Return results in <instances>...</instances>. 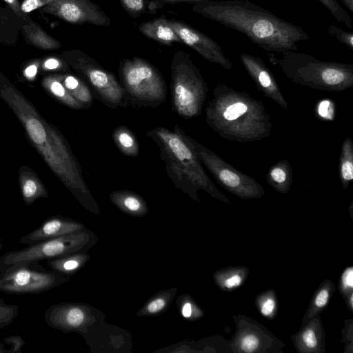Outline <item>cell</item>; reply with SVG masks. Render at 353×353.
<instances>
[{
	"label": "cell",
	"mask_w": 353,
	"mask_h": 353,
	"mask_svg": "<svg viewBox=\"0 0 353 353\" xmlns=\"http://www.w3.org/2000/svg\"><path fill=\"white\" fill-rule=\"evenodd\" d=\"M109 198L113 205L128 215L143 217L148 214L149 208L145 200L138 193L129 190L112 192Z\"/></svg>",
	"instance_id": "obj_18"
},
{
	"label": "cell",
	"mask_w": 353,
	"mask_h": 353,
	"mask_svg": "<svg viewBox=\"0 0 353 353\" xmlns=\"http://www.w3.org/2000/svg\"><path fill=\"white\" fill-rule=\"evenodd\" d=\"M168 23L182 43L195 50L203 59L226 70L232 69V61L227 57L219 43L212 38L185 21L171 18L168 19Z\"/></svg>",
	"instance_id": "obj_13"
},
{
	"label": "cell",
	"mask_w": 353,
	"mask_h": 353,
	"mask_svg": "<svg viewBox=\"0 0 353 353\" xmlns=\"http://www.w3.org/2000/svg\"><path fill=\"white\" fill-rule=\"evenodd\" d=\"M2 248H3V242H2V241H0V251L1 250Z\"/></svg>",
	"instance_id": "obj_48"
},
{
	"label": "cell",
	"mask_w": 353,
	"mask_h": 353,
	"mask_svg": "<svg viewBox=\"0 0 353 353\" xmlns=\"http://www.w3.org/2000/svg\"><path fill=\"white\" fill-rule=\"evenodd\" d=\"M146 136L158 145L166 173L175 188L196 201H200L197 192L202 190L216 199L230 203L207 175L179 125H175L173 130L157 127L147 131Z\"/></svg>",
	"instance_id": "obj_3"
},
{
	"label": "cell",
	"mask_w": 353,
	"mask_h": 353,
	"mask_svg": "<svg viewBox=\"0 0 353 353\" xmlns=\"http://www.w3.org/2000/svg\"><path fill=\"white\" fill-rule=\"evenodd\" d=\"M42 11L72 24L108 26L111 23L101 7L90 0H55Z\"/></svg>",
	"instance_id": "obj_12"
},
{
	"label": "cell",
	"mask_w": 353,
	"mask_h": 353,
	"mask_svg": "<svg viewBox=\"0 0 353 353\" xmlns=\"http://www.w3.org/2000/svg\"><path fill=\"white\" fill-rule=\"evenodd\" d=\"M343 5L347 8V10L352 12H353V0H341Z\"/></svg>",
	"instance_id": "obj_46"
},
{
	"label": "cell",
	"mask_w": 353,
	"mask_h": 353,
	"mask_svg": "<svg viewBox=\"0 0 353 353\" xmlns=\"http://www.w3.org/2000/svg\"><path fill=\"white\" fill-rule=\"evenodd\" d=\"M10 8L14 11V12L18 16L22 17L23 12L20 8V4L19 3V0H3Z\"/></svg>",
	"instance_id": "obj_44"
},
{
	"label": "cell",
	"mask_w": 353,
	"mask_h": 353,
	"mask_svg": "<svg viewBox=\"0 0 353 353\" xmlns=\"http://www.w3.org/2000/svg\"><path fill=\"white\" fill-rule=\"evenodd\" d=\"M176 305L181 315L188 321H195L203 316V312L193 299L187 294L176 299Z\"/></svg>",
	"instance_id": "obj_27"
},
{
	"label": "cell",
	"mask_w": 353,
	"mask_h": 353,
	"mask_svg": "<svg viewBox=\"0 0 353 353\" xmlns=\"http://www.w3.org/2000/svg\"><path fill=\"white\" fill-rule=\"evenodd\" d=\"M37 72V65L32 64L29 65L26 69L25 70V74L28 77H33L36 75Z\"/></svg>",
	"instance_id": "obj_45"
},
{
	"label": "cell",
	"mask_w": 353,
	"mask_h": 353,
	"mask_svg": "<svg viewBox=\"0 0 353 353\" xmlns=\"http://www.w3.org/2000/svg\"><path fill=\"white\" fill-rule=\"evenodd\" d=\"M172 110L188 119L201 114L208 87L199 69L185 52H175L170 65Z\"/></svg>",
	"instance_id": "obj_5"
},
{
	"label": "cell",
	"mask_w": 353,
	"mask_h": 353,
	"mask_svg": "<svg viewBox=\"0 0 353 353\" xmlns=\"http://www.w3.org/2000/svg\"><path fill=\"white\" fill-rule=\"evenodd\" d=\"M192 10L235 30L269 54L297 51L296 43L309 39L303 29L248 0H210L196 2Z\"/></svg>",
	"instance_id": "obj_1"
},
{
	"label": "cell",
	"mask_w": 353,
	"mask_h": 353,
	"mask_svg": "<svg viewBox=\"0 0 353 353\" xmlns=\"http://www.w3.org/2000/svg\"><path fill=\"white\" fill-rule=\"evenodd\" d=\"M90 259L87 252H77L47 260L46 263L51 270L71 276L82 269Z\"/></svg>",
	"instance_id": "obj_19"
},
{
	"label": "cell",
	"mask_w": 353,
	"mask_h": 353,
	"mask_svg": "<svg viewBox=\"0 0 353 353\" xmlns=\"http://www.w3.org/2000/svg\"><path fill=\"white\" fill-rule=\"evenodd\" d=\"M18 314V305L6 303L0 298V330L12 323Z\"/></svg>",
	"instance_id": "obj_31"
},
{
	"label": "cell",
	"mask_w": 353,
	"mask_h": 353,
	"mask_svg": "<svg viewBox=\"0 0 353 353\" xmlns=\"http://www.w3.org/2000/svg\"><path fill=\"white\" fill-rule=\"evenodd\" d=\"M168 19L163 14L140 23L138 29L145 37L161 45L172 46L174 43H182L174 30L169 24Z\"/></svg>",
	"instance_id": "obj_17"
},
{
	"label": "cell",
	"mask_w": 353,
	"mask_h": 353,
	"mask_svg": "<svg viewBox=\"0 0 353 353\" xmlns=\"http://www.w3.org/2000/svg\"><path fill=\"white\" fill-rule=\"evenodd\" d=\"M26 127L31 140L37 145L41 146L48 140L43 125L37 119L30 118L27 119Z\"/></svg>",
	"instance_id": "obj_29"
},
{
	"label": "cell",
	"mask_w": 353,
	"mask_h": 353,
	"mask_svg": "<svg viewBox=\"0 0 353 353\" xmlns=\"http://www.w3.org/2000/svg\"><path fill=\"white\" fill-rule=\"evenodd\" d=\"M86 229L83 223L74 219L61 216H54L46 219L38 228L21 236L20 243L28 245L33 244Z\"/></svg>",
	"instance_id": "obj_16"
},
{
	"label": "cell",
	"mask_w": 353,
	"mask_h": 353,
	"mask_svg": "<svg viewBox=\"0 0 353 353\" xmlns=\"http://www.w3.org/2000/svg\"><path fill=\"white\" fill-rule=\"evenodd\" d=\"M64 66V63L56 58H50L44 63V67L48 70L62 68Z\"/></svg>",
	"instance_id": "obj_43"
},
{
	"label": "cell",
	"mask_w": 353,
	"mask_h": 353,
	"mask_svg": "<svg viewBox=\"0 0 353 353\" xmlns=\"http://www.w3.org/2000/svg\"><path fill=\"white\" fill-rule=\"evenodd\" d=\"M118 71L128 105L157 108L165 101L163 76L148 60L136 56L122 59Z\"/></svg>",
	"instance_id": "obj_6"
},
{
	"label": "cell",
	"mask_w": 353,
	"mask_h": 353,
	"mask_svg": "<svg viewBox=\"0 0 353 353\" xmlns=\"http://www.w3.org/2000/svg\"><path fill=\"white\" fill-rule=\"evenodd\" d=\"M24 30L29 40L35 46L42 49H55L61 46V43L48 36L39 26L34 23L24 26Z\"/></svg>",
	"instance_id": "obj_25"
},
{
	"label": "cell",
	"mask_w": 353,
	"mask_h": 353,
	"mask_svg": "<svg viewBox=\"0 0 353 353\" xmlns=\"http://www.w3.org/2000/svg\"><path fill=\"white\" fill-rule=\"evenodd\" d=\"M319 115L325 119L332 120L334 114V106L330 100L321 101L317 107Z\"/></svg>",
	"instance_id": "obj_38"
},
{
	"label": "cell",
	"mask_w": 353,
	"mask_h": 353,
	"mask_svg": "<svg viewBox=\"0 0 353 353\" xmlns=\"http://www.w3.org/2000/svg\"><path fill=\"white\" fill-rule=\"evenodd\" d=\"M186 140L196 152L201 163L228 192L243 199L261 198L265 191L258 181L224 161L215 152L192 139L181 128Z\"/></svg>",
	"instance_id": "obj_10"
},
{
	"label": "cell",
	"mask_w": 353,
	"mask_h": 353,
	"mask_svg": "<svg viewBox=\"0 0 353 353\" xmlns=\"http://www.w3.org/2000/svg\"><path fill=\"white\" fill-rule=\"evenodd\" d=\"M22 193L25 201L27 204H30L41 195V191L38 190L37 183L33 180H27L23 185Z\"/></svg>",
	"instance_id": "obj_34"
},
{
	"label": "cell",
	"mask_w": 353,
	"mask_h": 353,
	"mask_svg": "<svg viewBox=\"0 0 353 353\" xmlns=\"http://www.w3.org/2000/svg\"><path fill=\"white\" fill-rule=\"evenodd\" d=\"M54 1L55 0H24L20 5V8L23 13H28L47 6Z\"/></svg>",
	"instance_id": "obj_40"
},
{
	"label": "cell",
	"mask_w": 353,
	"mask_h": 353,
	"mask_svg": "<svg viewBox=\"0 0 353 353\" xmlns=\"http://www.w3.org/2000/svg\"><path fill=\"white\" fill-rule=\"evenodd\" d=\"M0 353H10L9 349L6 350L5 348L4 345L3 343H1V342H0Z\"/></svg>",
	"instance_id": "obj_47"
},
{
	"label": "cell",
	"mask_w": 353,
	"mask_h": 353,
	"mask_svg": "<svg viewBox=\"0 0 353 353\" xmlns=\"http://www.w3.org/2000/svg\"><path fill=\"white\" fill-rule=\"evenodd\" d=\"M113 141L117 149L129 157H137L139 154V143L134 132L125 125L116 127L112 132Z\"/></svg>",
	"instance_id": "obj_22"
},
{
	"label": "cell",
	"mask_w": 353,
	"mask_h": 353,
	"mask_svg": "<svg viewBox=\"0 0 353 353\" xmlns=\"http://www.w3.org/2000/svg\"><path fill=\"white\" fill-rule=\"evenodd\" d=\"M216 281L221 283V287L230 290L239 287L243 283V276L241 273L232 271L226 274L221 280L216 279Z\"/></svg>",
	"instance_id": "obj_33"
},
{
	"label": "cell",
	"mask_w": 353,
	"mask_h": 353,
	"mask_svg": "<svg viewBox=\"0 0 353 353\" xmlns=\"http://www.w3.org/2000/svg\"><path fill=\"white\" fill-rule=\"evenodd\" d=\"M69 64L88 83L99 101L112 109L128 107L124 90L114 73L79 50L65 54Z\"/></svg>",
	"instance_id": "obj_8"
},
{
	"label": "cell",
	"mask_w": 353,
	"mask_h": 353,
	"mask_svg": "<svg viewBox=\"0 0 353 353\" xmlns=\"http://www.w3.org/2000/svg\"><path fill=\"white\" fill-rule=\"evenodd\" d=\"M292 179V168L288 161L285 159L272 165L266 174V181L270 185L283 194L288 192Z\"/></svg>",
	"instance_id": "obj_21"
},
{
	"label": "cell",
	"mask_w": 353,
	"mask_h": 353,
	"mask_svg": "<svg viewBox=\"0 0 353 353\" xmlns=\"http://www.w3.org/2000/svg\"><path fill=\"white\" fill-rule=\"evenodd\" d=\"M105 318L103 312L85 303L52 304L44 313L45 321L49 327L63 333L76 332L81 336Z\"/></svg>",
	"instance_id": "obj_11"
},
{
	"label": "cell",
	"mask_w": 353,
	"mask_h": 353,
	"mask_svg": "<svg viewBox=\"0 0 353 353\" xmlns=\"http://www.w3.org/2000/svg\"><path fill=\"white\" fill-rule=\"evenodd\" d=\"M83 336L92 352H130L132 336L130 333L115 325L102 321Z\"/></svg>",
	"instance_id": "obj_14"
},
{
	"label": "cell",
	"mask_w": 353,
	"mask_h": 353,
	"mask_svg": "<svg viewBox=\"0 0 353 353\" xmlns=\"http://www.w3.org/2000/svg\"><path fill=\"white\" fill-rule=\"evenodd\" d=\"M63 84L70 94L77 101L90 108L93 103L94 97L90 87L81 78L73 74L61 76Z\"/></svg>",
	"instance_id": "obj_23"
},
{
	"label": "cell",
	"mask_w": 353,
	"mask_h": 353,
	"mask_svg": "<svg viewBox=\"0 0 353 353\" xmlns=\"http://www.w3.org/2000/svg\"><path fill=\"white\" fill-rule=\"evenodd\" d=\"M340 23H344L348 28H353L352 21L347 12L337 0H317Z\"/></svg>",
	"instance_id": "obj_28"
},
{
	"label": "cell",
	"mask_w": 353,
	"mask_h": 353,
	"mask_svg": "<svg viewBox=\"0 0 353 353\" xmlns=\"http://www.w3.org/2000/svg\"><path fill=\"white\" fill-rule=\"evenodd\" d=\"M98 241L94 233L86 229L55 239L30 244L22 249L0 256V271L17 263L49 260L77 252H88Z\"/></svg>",
	"instance_id": "obj_7"
},
{
	"label": "cell",
	"mask_w": 353,
	"mask_h": 353,
	"mask_svg": "<svg viewBox=\"0 0 353 353\" xmlns=\"http://www.w3.org/2000/svg\"><path fill=\"white\" fill-rule=\"evenodd\" d=\"M329 34L336 39L341 43L346 46L350 50H353V34L350 32H346L333 25L327 28Z\"/></svg>",
	"instance_id": "obj_32"
},
{
	"label": "cell",
	"mask_w": 353,
	"mask_h": 353,
	"mask_svg": "<svg viewBox=\"0 0 353 353\" xmlns=\"http://www.w3.org/2000/svg\"><path fill=\"white\" fill-rule=\"evenodd\" d=\"M60 80L61 76L59 78H49L47 80V84L51 92L71 108L77 110L88 108L84 104L77 101L70 94Z\"/></svg>",
	"instance_id": "obj_26"
},
{
	"label": "cell",
	"mask_w": 353,
	"mask_h": 353,
	"mask_svg": "<svg viewBox=\"0 0 353 353\" xmlns=\"http://www.w3.org/2000/svg\"><path fill=\"white\" fill-rule=\"evenodd\" d=\"M269 61L278 65L292 82L312 89L341 92L353 86V65L319 60L313 56L287 50L269 54Z\"/></svg>",
	"instance_id": "obj_4"
},
{
	"label": "cell",
	"mask_w": 353,
	"mask_h": 353,
	"mask_svg": "<svg viewBox=\"0 0 353 353\" xmlns=\"http://www.w3.org/2000/svg\"><path fill=\"white\" fill-rule=\"evenodd\" d=\"M301 341L304 347L314 349L319 343V338L316 332L312 329H307L301 335Z\"/></svg>",
	"instance_id": "obj_37"
},
{
	"label": "cell",
	"mask_w": 353,
	"mask_h": 353,
	"mask_svg": "<svg viewBox=\"0 0 353 353\" xmlns=\"http://www.w3.org/2000/svg\"><path fill=\"white\" fill-rule=\"evenodd\" d=\"M260 345V341L257 336L253 334L245 335L241 339L240 347L243 352H254Z\"/></svg>",
	"instance_id": "obj_36"
},
{
	"label": "cell",
	"mask_w": 353,
	"mask_h": 353,
	"mask_svg": "<svg viewBox=\"0 0 353 353\" xmlns=\"http://www.w3.org/2000/svg\"><path fill=\"white\" fill-rule=\"evenodd\" d=\"M239 58L257 89L286 110L288 103L281 92L276 79L263 61L259 57L246 53L240 54Z\"/></svg>",
	"instance_id": "obj_15"
},
{
	"label": "cell",
	"mask_w": 353,
	"mask_h": 353,
	"mask_svg": "<svg viewBox=\"0 0 353 353\" xmlns=\"http://www.w3.org/2000/svg\"><path fill=\"white\" fill-rule=\"evenodd\" d=\"M339 176L343 188L346 189L353 179V142L350 137H347L341 146Z\"/></svg>",
	"instance_id": "obj_24"
},
{
	"label": "cell",
	"mask_w": 353,
	"mask_h": 353,
	"mask_svg": "<svg viewBox=\"0 0 353 353\" xmlns=\"http://www.w3.org/2000/svg\"><path fill=\"white\" fill-rule=\"evenodd\" d=\"M122 8L132 18L148 13L150 0H119Z\"/></svg>",
	"instance_id": "obj_30"
},
{
	"label": "cell",
	"mask_w": 353,
	"mask_h": 353,
	"mask_svg": "<svg viewBox=\"0 0 353 353\" xmlns=\"http://www.w3.org/2000/svg\"><path fill=\"white\" fill-rule=\"evenodd\" d=\"M178 290L177 287L161 290L151 296L137 312L138 316H155L165 312Z\"/></svg>",
	"instance_id": "obj_20"
},
{
	"label": "cell",
	"mask_w": 353,
	"mask_h": 353,
	"mask_svg": "<svg viewBox=\"0 0 353 353\" xmlns=\"http://www.w3.org/2000/svg\"><path fill=\"white\" fill-rule=\"evenodd\" d=\"M260 312L265 316H270L274 312L276 308L275 299L268 296L262 299L260 303Z\"/></svg>",
	"instance_id": "obj_41"
},
{
	"label": "cell",
	"mask_w": 353,
	"mask_h": 353,
	"mask_svg": "<svg viewBox=\"0 0 353 353\" xmlns=\"http://www.w3.org/2000/svg\"><path fill=\"white\" fill-rule=\"evenodd\" d=\"M331 295L330 290L327 288H321L316 293L313 300L312 309L316 312L323 309L327 304Z\"/></svg>",
	"instance_id": "obj_35"
},
{
	"label": "cell",
	"mask_w": 353,
	"mask_h": 353,
	"mask_svg": "<svg viewBox=\"0 0 353 353\" xmlns=\"http://www.w3.org/2000/svg\"><path fill=\"white\" fill-rule=\"evenodd\" d=\"M70 279L69 276L46 270L39 261L20 263L0 271V292L10 294H39Z\"/></svg>",
	"instance_id": "obj_9"
},
{
	"label": "cell",
	"mask_w": 353,
	"mask_h": 353,
	"mask_svg": "<svg viewBox=\"0 0 353 353\" xmlns=\"http://www.w3.org/2000/svg\"><path fill=\"white\" fill-rule=\"evenodd\" d=\"M341 286L343 292H348L352 290L353 287V269L347 268L341 274Z\"/></svg>",
	"instance_id": "obj_42"
},
{
	"label": "cell",
	"mask_w": 353,
	"mask_h": 353,
	"mask_svg": "<svg viewBox=\"0 0 353 353\" xmlns=\"http://www.w3.org/2000/svg\"><path fill=\"white\" fill-rule=\"evenodd\" d=\"M205 111L208 125L227 140L260 141L269 137L272 129L271 117L261 101L222 83L214 88Z\"/></svg>",
	"instance_id": "obj_2"
},
{
	"label": "cell",
	"mask_w": 353,
	"mask_h": 353,
	"mask_svg": "<svg viewBox=\"0 0 353 353\" xmlns=\"http://www.w3.org/2000/svg\"><path fill=\"white\" fill-rule=\"evenodd\" d=\"M3 342L10 346V353H20L24 346L25 341L18 335H12L3 339Z\"/></svg>",
	"instance_id": "obj_39"
}]
</instances>
